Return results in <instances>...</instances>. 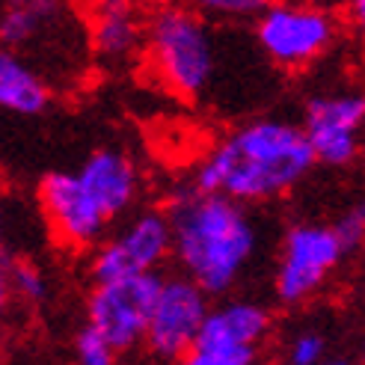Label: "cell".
I'll list each match as a JSON object with an SVG mask.
<instances>
[{
    "label": "cell",
    "mask_w": 365,
    "mask_h": 365,
    "mask_svg": "<svg viewBox=\"0 0 365 365\" xmlns=\"http://www.w3.org/2000/svg\"><path fill=\"white\" fill-rule=\"evenodd\" d=\"M315 163L318 158L303 125L264 116L232 128L217 140L196 163L193 185L259 205L291 193Z\"/></svg>",
    "instance_id": "1"
},
{
    "label": "cell",
    "mask_w": 365,
    "mask_h": 365,
    "mask_svg": "<svg viewBox=\"0 0 365 365\" xmlns=\"http://www.w3.org/2000/svg\"><path fill=\"white\" fill-rule=\"evenodd\" d=\"M173 262L211 297H226L259 252V226L247 202L190 187L170 199Z\"/></svg>",
    "instance_id": "2"
},
{
    "label": "cell",
    "mask_w": 365,
    "mask_h": 365,
    "mask_svg": "<svg viewBox=\"0 0 365 365\" xmlns=\"http://www.w3.org/2000/svg\"><path fill=\"white\" fill-rule=\"evenodd\" d=\"M211 21L187 4H167L145 21L143 60L158 83L175 98L196 101L217 75V42Z\"/></svg>",
    "instance_id": "3"
},
{
    "label": "cell",
    "mask_w": 365,
    "mask_h": 365,
    "mask_svg": "<svg viewBox=\"0 0 365 365\" xmlns=\"http://www.w3.org/2000/svg\"><path fill=\"white\" fill-rule=\"evenodd\" d=\"M255 42L282 71H303L339 39V18L315 0H270L252 21Z\"/></svg>",
    "instance_id": "4"
},
{
    "label": "cell",
    "mask_w": 365,
    "mask_h": 365,
    "mask_svg": "<svg viewBox=\"0 0 365 365\" xmlns=\"http://www.w3.org/2000/svg\"><path fill=\"white\" fill-rule=\"evenodd\" d=\"M173 259V223L167 208H134L89 250V279H119L155 273Z\"/></svg>",
    "instance_id": "5"
},
{
    "label": "cell",
    "mask_w": 365,
    "mask_h": 365,
    "mask_svg": "<svg viewBox=\"0 0 365 365\" xmlns=\"http://www.w3.org/2000/svg\"><path fill=\"white\" fill-rule=\"evenodd\" d=\"M163 273H134V277L93 282L86 294V324L116 348L119 356L143 348L155 300L160 294Z\"/></svg>",
    "instance_id": "6"
},
{
    "label": "cell",
    "mask_w": 365,
    "mask_h": 365,
    "mask_svg": "<svg viewBox=\"0 0 365 365\" xmlns=\"http://www.w3.org/2000/svg\"><path fill=\"white\" fill-rule=\"evenodd\" d=\"M273 330L270 309L232 297L211 303L208 318L199 330L193 351L187 354V365H252L262 354V344Z\"/></svg>",
    "instance_id": "7"
},
{
    "label": "cell",
    "mask_w": 365,
    "mask_h": 365,
    "mask_svg": "<svg viewBox=\"0 0 365 365\" xmlns=\"http://www.w3.org/2000/svg\"><path fill=\"white\" fill-rule=\"evenodd\" d=\"M36 202H39L51 238L71 252L96 250L113 229L110 217L86 190L78 173L53 170L42 175L39 187H36Z\"/></svg>",
    "instance_id": "8"
},
{
    "label": "cell",
    "mask_w": 365,
    "mask_h": 365,
    "mask_svg": "<svg viewBox=\"0 0 365 365\" xmlns=\"http://www.w3.org/2000/svg\"><path fill=\"white\" fill-rule=\"evenodd\" d=\"M211 294L185 273H163L143 351L163 362H185L208 318Z\"/></svg>",
    "instance_id": "9"
},
{
    "label": "cell",
    "mask_w": 365,
    "mask_h": 365,
    "mask_svg": "<svg viewBox=\"0 0 365 365\" xmlns=\"http://www.w3.org/2000/svg\"><path fill=\"white\" fill-rule=\"evenodd\" d=\"M344 244L333 226L300 223L282 238V252L273 277V291L282 306H300L315 297L344 259Z\"/></svg>",
    "instance_id": "10"
},
{
    "label": "cell",
    "mask_w": 365,
    "mask_h": 365,
    "mask_svg": "<svg viewBox=\"0 0 365 365\" xmlns=\"http://www.w3.org/2000/svg\"><path fill=\"white\" fill-rule=\"evenodd\" d=\"M306 137L324 167H348L359 155L365 128V93L341 89L309 98L303 113Z\"/></svg>",
    "instance_id": "11"
},
{
    "label": "cell",
    "mask_w": 365,
    "mask_h": 365,
    "mask_svg": "<svg viewBox=\"0 0 365 365\" xmlns=\"http://www.w3.org/2000/svg\"><path fill=\"white\" fill-rule=\"evenodd\" d=\"M78 175L113 226L125 220L140 202V170L122 149H96L78 167Z\"/></svg>",
    "instance_id": "12"
},
{
    "label": "cell",
    "mask_w": 365,
    "mask_h": 365,
    "mask_svg": "<svg viewBox=\"0 0 365 365\" xmlns=\"http://www.w3.org/2000/svg\"><path fill=\"white\" fill-rule=\"evenodd\" d=\"M89 48H93V57L107 68H125L137 63L145 51V21L134 4L93 9Z\"/></svg>",
    "instance_id": "13"
},
{
    "label": "cell",
    "mask_w": 365,
    "mask_h": 365,
    "mask_svg": "<svg viewBox=\"0 0 365 365\" xmlns=\"http://www.w3.org/2000/svg\"><path fill=\"white\" fill-rule=\"evenodd\" d=\"M51 83L24 53L0 48V110L12 116H39L51 107Z\"/></svg>",
    "instance_id": "14"
},
{
    "label": "cell",
    "mask_w": 365,
    "mask_h": 365,
    "mask_svg": "<svg viewBox=\"0 0 365 365\" xmlns=\"http://www.w3.org/2000/svg\"><path fill=\"white\" fill-rule=\"evenodd\" d=\"M66 21V6L60 0H21L4 4L0 9V45L24 53L45 39H51Z\"/></svg>",
    "instance_id": "15"
},
{
    "label": "cell",
    "mask_w": 365,
    "mask_h": 365,
    "mask_svg": "<svg viewBox=\"0 0 365 365\" xmlns=\"http://www.w3.org/2000/svg\"><path fill=\"white\" fill-rule=\"evenodd\" d=\"M181 4H187L193 12L208 18V21L241 24V21H255L270 0H181Z\"/></svg>",
    "instance_id": "16"
},
{
    "label": "cell",
    "mask_w": 365,
    "mask_h": 365,
    "mask_svg": "<svg viewBox=\"0 0 365 365\" xmlns=\"http://www.w3.org/2000/svg\"><path fill=\"white\" fill-rule=\"evenodd\" d=\"M9 279H12V291L15 297L27 303V306H42L48 300V277L36 267L33 262H9Z\"/></svg>",
    "instance_id": "17"
},
{
    "label": "cell",
    "mask_w": 365,
    "mask_h": 365,
    "mask_svg": "<svg viewBox=\"0 0 365 365\" xmlns=\"http://www.w3.org/2000/svg\"><path fill=\"white\" fill-rule=\"evenodd\" d=\"M75 356L81 365H113L119 359L116 348L107 341V336H101L89 324H83L81 333L75 336Z\"/></svg>",
    "instance_id": "18"
},
{
    "label": "cell",
    "mask_w": 365,
    "mask_h": 365,
    "mask_svg": "<svg viewBox=\"0 0 365 365\" xmlns=\"http://www.w3.org/2000/svg\"><path fill=\"white\" fill-rule=\"evenodd\" d=\"M327 356V339L318 330H303L288 341L285 362L291 365H318Z\"/></svg>",
    "instance_id": "19"
},
{
    "label": "cell",
    "mask_w": 365,
    "mask_h": 365,
    "mask_svg": "<svg viewBox=\"0 0 365 365\" xmlns=\"http://www.w3.org/2000/svg\"><path fill=\"white\" fill-rule=\"evenodd\" d=\"M339 241L344 244V252H356L365 247V205H354L333 223Z\"/></svg>",
    "instance_id": "20"
},
{
    "label": "cell",
    "mask_w": 365,
    "mask_h": 365,
    "mask_svg": "<svg viewBox=\"0 0 365 365\" xmlns=\"http://www.w3.org/2000/svg\"><path fill=\"white\" fill-rule=\"evenodd\" d=\"M12 297H15V291H12V279H9V262L4 259V252H0V321L6 318Z\"/></svg>",
    "instance_id": "21"
},
{
    "label": "cell",
    "mask_w": 365,
    "mask_h": 365,
    "mask_svg": "<svg viewBox=\"0 0 365 365\" xmlns=\"http://www.w3.org/2000/svg\"><path fill=\"white\" fill-rule=\"evenodd\" d=\"M344 15H348V24L365 36V0H348V6H344Z\"/></svg>",
    "instance_id": "22"
},
{
    "label": "cell",
    "mask_w": 365,
    "mask_h": 365,
    "mask_svg": "<svg viewBox=\"0 0 365 365\" xmlns=\"http://www.w3.org/2000/svg\"><path fill=\"white\" fill-rule=\"evenodd\" d=\"M89 9H101V6H116V4H134V0H83Z\"/></svg>",
    "instance_id": "23"
},
{
    "label": "cell",
    "mask_w": 365,
    "mask_h": 365,
    "mask_svg": "<svg viewBox=\"0 0 365 365\" xmlns=\"http://www.w3.org/2000/svg\"><path fill=\"white\" fill-rule=\"evenodd\" d=\"M0 238H4V208H0Z\"/></svg>",
    "instance_id": "24"
},
{
    "label": "cell",
    "mask_w": 365,
    "mask_h": 365,
    "mask_svg": "<svg viewBox=\"0 0 365 365\" xmlns=\"http://www.w3.org/2000/svg\"><path fill=\"white\" fill-rule=\"evenodd\" d=\"M4 4H21V0H4Z\"/></svg>",
    "instance_id": "25"
},
{
    "label": "cell",
    "mask_w": 365,
    "mask_h": 365,
    "mask_svg": "<svg viewBox=\"0 0 365 365\" xmlns=\"http://www.w3.org/2000/svg\"><path fill=\"white\" fill-rule=\"evenodd\" d=\"M0 48H4V45H0Z\"/></svg>",
    "instance_id": "26"
}]
</instances>
